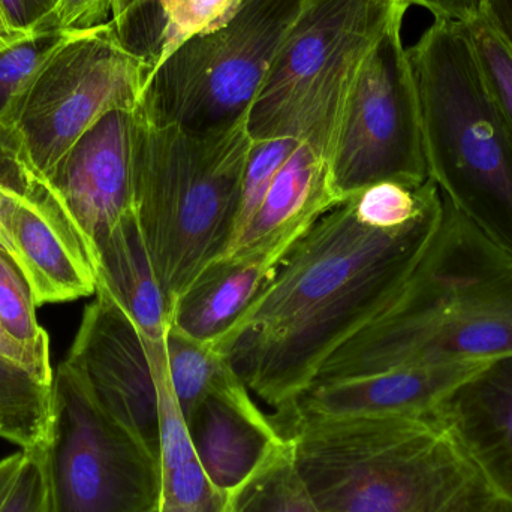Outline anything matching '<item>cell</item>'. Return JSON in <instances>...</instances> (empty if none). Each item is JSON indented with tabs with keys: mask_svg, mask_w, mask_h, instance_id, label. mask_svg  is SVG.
Wrapping results in <instances>:
<instances>
[{
	"mask_svg": "<svg viewBox=\"0 0 512 512\" xmlns=\"http://www.w3.org/2000/svg\"><path fill=\"white\" fill-rule=\"evenodd\" d=\"M228 496L204 474L198 460L162 471L159 512H227Z\"/></svg>",
	"mask_w": 512,
	"mask_h": 512,
	"instance_id": "83f0119b",
	"label": "cell"
},
{
	"mask_svg": "<svg viewBox=\"0 0 512 512\" xmlns=\"http://www.w3.org/2000/svg\"><path fill=\"white\" fill-rule=\"evenodd\" d=\"M240 3L242 0H129L110 24L119 44L153 75L183 44L227 24Z\"/></svg>",
	"mask_w": 512,
	"mask_h": 512,
	"instance_id": "ffe728a7",
	"label": "cell"
},
{
	"mask_svg": "<svg viewBox=\"0 0 512 512\" xmlns=\"http://www.w3.org/2000/svg\"><path fill=\"white\" fill-rule=\"evenodd\" d=\"M59 0H0L9 23L21 33L50 30L51 17Z\"/></svg>",
	"mask_w": 512,
	"mask_h": 512,
	"instance_id": "1f68e13d",
	"label": "cell"
},
{
	"mask_svg": "<svg viewBox=\"0 0 512 512\" xmlns=\"http://www.w3.org/2000/svg\"><path fill=\"white\" fill-rule=\"evenodd\" d=\"M442 215L432 180L379 183L346 198L294 243L210 346L273 417L288 415L324 364L396 297Z\"/></svg>",
	"mask_w": 512,
	"mask_h": 512,
	"instance_id": "6da1fadb",
	"label": "cell"
},
{
	"mask_svg": "<svg viewBox=\"0 0 512 512\" xmlns=\"http://www.w3.org/2000/svg\"><path fill=\"white\" fill-rule=\"evenodd\" d=\"M0 357L8 358V360L26 367L33 375L38 376L41 381L47 382V384H53L54 373L51 363L41 360L38 355L33 354L23 343L15 340L14 337L8 334V331L3 328L2 322H0Z\"/></svg>",
	"mask_w": 512,
	"mask_h": 512,
	"instance_id": "d6a6232c",
	"label": "cell"
},
{
	"mask_svg": "<svg viewBox=\"0 0 512 512\" xmlns=\"http://www.w3.org/2000/svg\"><path fill=\"white\" fill-rule=\"evenodd\" d=\"M44 450L50 512H150L162 471L152 454L93 399L63 361Z\"/></svg>",
	"mask_w": 512,
	"mask_h": 512,
	"instance_id": "9c48e42d",
	"label": "cell"
},
{
	"mask_svg": "<svg viewBox=\"0 0 512 512\" xmlns=\"http://www.w3.org/2000/svg\"><path fill=\"white\" fill-rule=\"evenodd\" d=\"M427 177L512 255V134L462 21L435 18L406 48Z\"/></svg>",
	"mask_w": 512,
	"mask_h": 512,
	"instance_id": "277c9868",
	"label": "cell"
},
{
	"mask_svg": "<svg viewBox=\"0 0 512 512\" xmlns=\"http://www.w3.org/2000/svg\"><path fill=\"white\" fill-rule=\"evenodd\" d=\"M342 201L334 191L327 159L300 143L280 168L248 230L224 256L262 255L282 261L294 243Z\"/></svg>",
	"mask_w": 512,
	"mask_h": 512,
	"instance_id": "e0dca14e",
	"label": "cell"
},
{
	"mask_svg": "<svg viewBox=\"0 0 512 512\" xmlns=\"http://www.w3.org/2000/svg\"><path fill=\"white\" fill-rule=\"evenodd\" d=\"M17 478L0 507V512H50L44 451H23Z\"/></svg>",
	"mask_w": 512,
	"mask_h": 512,
	"instance_id": "f546056e",
	"label": "cell"
},
{
	"mask_svg": "<svg viewBox=\"0 0 512 512\" xmlns=\"http://www.w3.org/2000/svg\"><path fill=\"white\" fill-rule=\"evenodd\" d=\"M2 180H0V252L3 254L11 256V243H9L8 233H6L5 224H3V216H2Z\"/></svg>",
	"mask_w": 512,
	"mask_h": 512,
	"instance_id": "f35d334b",
	"label": "cell"
},
{
	"mask_svg": "<svg viewBox=\"0 0 512 512\" xmlns=\"http://www.w3.org/2000/svg\"><path fill=\"white\" fill-rule=\"evenodd\" d=\"M53 409V384L0 357V439L27 453L44 451Z\"/></svg>",
	"mask_w": 512,
	"mask_h": 512,
	"instance_id": "44dd1931",
	"label": "cell"
},
{
	"mask_svg": "<svg viewBox=\"0 0 512 512\" xmlns=\"http://www.w3.org/2000/svg\"><path fill=\"white\" fill-rule=\"evenodd\" d=\"M0 322L41 360H50V337L36 318L32 292L17 265L0 252Z\"/></svg>",
	"mask_w": 512,
	"mask_h": 512,
	"instance_id": "484cf974",
	"label": "cell"
},
{
	"mask_svg": "<svg viewBox=\"0 0 512 512\" xmlns=\"http://www.w3.org/2000/svg\"><path fill=\"white\" fill-rule=\"evenodd\" d=\"M96 288H102L128 315L144 339L165 337L170 307L153 270L134 210L98 243Z\"/></svg>",
	"mask_w": 512,
	"mask_h": 512,
	"instance_id": "d6986e66",
	"label": "cell"
},
{
	"mask_svg": "<svg viewBox=\"0 0 512 512\" xmlns=\"http://www.w3.org/2000/svg\"><path fill=\"white\" fill-rule=\"evenodd\" d=\"M409 5H418L432 12L435 18L447 20H472L480 14V0H405Z\"/></svg>",
	"mask_w": 512,
	"mask_h": 512,
	"instance_id": "e575fe53",
	"label": "cell"
},
{
	"mask_svg": "<svg viewBox=\"0 0 512 512\" xmlns=\"http://www.w3.org/2000/svg\"><path fill=\"white\" fill-rule=\"evenodd\" d=\"M433 414L512 504V355L481 367Z\"/></svg>",
	"mask_w": 512,
	"mask_h": 512,
	"instance_id": "2e32d148",
	"label": "cell"
},
{
	"mask_svg": "<svg viewBox=\"0 0 512 512\" xmlns=\"http://www.w3.org/2000/svg\"><path fill=\"white\" fill-rule=\"evenodd\" d=\"M129 0H59L48 29L87 32L110 23Z\"/></svg>",
	"mask_w": 512,
	"mask_h": 512,
	"instance_id": "4dcf8cb0",
	"label": "cell"
},
{
	"mask_svg": "<svg viewBox=\"0 0 512 512\" xmlns=\"http://www.w3.org/2000/svg\"><path fill=\"white\" fill-rule=\"evenodd\" d=\"M227 512H321L298 472L288 438L246 483L228 496Z\"/></svg>",
	"mask_w": 512,
	"mask_h": 512,
	"instance_id": "603a6c76",
	"label": "cell"
},
{
	"mask_svg": "<svg viewBox=\"0 0 512 512\" xmlns=\"http://www.w3.org/2000/svg\"><path fill=\"white\" fill-rule=\"evenodd\" d=\"M486 363L406 367L340 381L318 382L288 415L312 418L424 417ZM285 415V417H288ZM283 418V417H273Z\"/></svg>",
	"mask_w": 512,
	"mask_h": 512,
	"instance_id": "5bb4252c",
	"label": "cell"
},
{
	"mask_svg": "<svg viewBox=\"0 0 512 512\" xmlns=\"http://www.w3.org/2000/svg\"><path fill=\"white\" fill-rule=\"evenodd\" d=\"M23 459L24 453L20 450L0 460V507H2L3 502H5L6 496H8L9 490H11L12 484H14L15 478H17Z\"/></svg>",
	"mask_w": 512,
	"mask_h": 512,
	"instance_id": "8d00e7d4",
	"label": "cell"
},
{
	"mask_svg": "<svg viewBox=\"0 0 512 512\" xmlns=\"http://www.w3.org/2000/svg\"><path fill=\"white\" fill-rule=\"evenodd\" d=\"M144 345L152 364L156 393H158L161 471H170L195 460L194 448H192L188 426L171 382L165 337L158 340L144 339Z\"/></svg>",
	"mask_w": 512,
	"mask_h": 512,
	"instance_id": "d4e9b609",
	"label": "cell"
},
{
	"mask_svg": "<svg viewBox=\"0 0 512 512\" xmlns=\"http://www.w3.org/2000/svg\"><path fill=\"white\" fill-rule=\"evenodd\" d=\"M2 216L11 256L35 306L66 303L96 292V271L75 225L47 180L3 183Z\"/></svg>",
	"mask_w": 512,
	"mask_h": 512,
	"instance_id": "7c38bea8",
	"label": "cell"
},
{
	"mask_svg": "<svg viewBox=\"0 0 512 512\" xmlns=\"http://www.w3.org/2000/svg\"><path fill=\"white\" fill-rule=\"evenodd\" d=\"M405 0H309L248 116L252 140L292 138L330 164L358 66Z\"/></svg>",
	"mask_w": 512,
	"mask_h": 512,
	"instance_id": "8992f818",
	"label": "cell"
},
{
	"mask_svg": "<svg viewBox=\"0 0 512 512\" xmlns=\"http://www.w3.org/2000/svg\"><path fill=\"white\" fill-rule=\"evenodd\" d=\"M480 15L512 56V0H480Z\"/></svg>",
	"mask_w": 512,
	"mask_h": 512,
	"instance_id": "836d02e7",
	"label": "cell"
},
{
	"mask_svg": "<svg viewBox=\"0 0 512 512\" xmlns=\"http://www.w3.org/2000/svg\"><path fill=\"white\" fill-rule=\"evenodd\" d=\"M397 15L361 60L330 158L340 198L384 182L429 180L417 95Z\"/></svg>",
	"mask_w": 512,
	"mask_h": 512,
	"instance_id": "30bf717a",
	"label": "cell"
},
{
	"mask_svg": "<svg viewBox=\"0 0 512 512\" xmlns=\"http://www.w3.org/2000/svg\"><path fill=\"white\" fill-rule=\"evenodd\" d=\"M298 144L300 141L292 140V138L254 140L252 143L245 177H243L242 192H240L236 224H234L233 236H231L225 254L239 242L240 237L248 230L265 195L268 194L274 179L279 174L280 168L288 161Z\"/></svg>",
	"mask_w": 512,
	"mask_h": 512,
	"instance_id": "4316f807",
	"label": "cell"
},
{
	"mask_svg": "<svg viewBox=\"0 0 512 512\" xmlns=\"http://www.w3.org/2000/svg\"><path fill=\"white\" fill-rule=\"evenodd\" d=\"M23 179L24 174L23 176H9V174L0 173V180H2V182L11 183V185H20Z\"/></svg>",
	"mask_w": 512,
	"mask_h": 512,
	"instance_id": "ab89813d",
	"label": "cell"
},
{
	"mask_svg": "<svg viewBox=\"0 0 512 512\" xmlns=\"http://www.w3.org/2000/svg\"><path fill=\"white\" fill-rule=\"evenodd\" d=\"M271 420L321 512H512L435 414Z\"/></svg>",
	"mask_w": 512,
	"mask_h": 512,
	"instance_id": "3957f363",
	"label": "cell"
},
{
	"mask_svg": "<svg viewBox=\"0 0 512 512\" xmlns=\"http://www.w3.org/2000/svg\"><path fill=\"white\" fill-rule=\"evenodd\" d=\"M271 256H222L207 265L171 310L170 327L200 343L225 333L273 277Z\"/></svg>",
	"mask_w": 512,
	"mask_h": 512,
	"instance_id": "ac0fdd59",
	"label": "cell"
},
{
	"mask_svg": "<svg viewBox=\"0 0 512 512\" xmlns=\"http://www.w3.org/2000/svg\"><path fill=\"white\" fill-rule=\"evenodd\" d=\"M0 173L9 174V176H23L29 173L21 158L20 147L14 135L2 126H0Z\"/></svg>",
	"mask_w": 512,
	"mask_h": 512,
	"instance_id": "d590c367",
	"label": "cell"
},
{
	"mask_svg": "<svg viewBox=\"0 0 512 512\" xmlns=\"http://www.w3.org/2000/svg\"><path fill=\"white\" fill-rule=\"evenodd\" d=\"M150 75L119 44L110 23L72 35L36 75L12 117L27 170L47 180L105 114L137 110Z\"/></svg>",
	"mask_w": 512,
	"mask_h": 512,
	"instance_id": "ba28073f",
	"label": "cell"
},
{
	"mask_svg": "<svg viewBox=\"0 0 512 512\" xmlns=\"http://www.w3.org/2000/svg\"><path fill=\"white\" fill-rule=\"evenodd\" d=\"M309 0H242L230 21L183 44L147 81L137 113L152 125L227 131L256 96Z\"/></svg>",
	"mask_w": 512,
	"mask_h": 512,
	"instance_id": "52a82bcc",
	"label": "cell"
},
{
	"mask_svg": "<svg viewBox=\"0 0 512 512\" xmlns=\"http://www.w3.org/2000/svg\"><path fill=\"white\" fill-rule=\"evenodd\" d=\"M75 33L59 29L24 33L0 45V126L11 131L12 117L45 63Z\"/></svg>",
	"mask_w": 512,
	"mask_h": 512,
	"instance_id": "cb8c5ba5",
	"label": "cell"
},
{
	"mask_svg": "<svg viewBox=\"0 0 512 512\" xmlns=\"http://www.w3.org/2000/svg\"><path fill=\"white\" fill-rule=\"evenodd\" d=\"M165 351L185 420L206 397L230 396L248 388L227 358L209 343L197 342L168 327Z\"/></svg>",
	"mask_w": 512,
	"mask_h": 512,
	"instance_id": "7402d4cb",
	"label": "cell"
},
{
	"mask_svg": "<svg viewBox=\"0 0 512 512\" xmlns=\"http://www.w3.org/2000/svg\"><path fill=\"white\" fill-rule=\"evenodd\" d=\"M487 87L512 134V56L480 14L466 21Z\"/></svg>",
	"mask_w": 512,
	"mask_h": 512,
	"instance_id": "f1b7e54d",
	"label": "cell"
},
{
	"mask_svg": "<svg viewBox=\"0 0 512 512\" xmlns=\"http://www.w3.org/2000/svg\"><path fill=\"white\" fill-rule=\"evenodd\" d=\"M135 120L132 210L171 312L227 251L254 140L248 122L197 134Z\"/></svg>",
	"mask_w": 512,
	"mask_h": 512,
	"instance_id": "5b68a950",
	"label": "cell"
},
{
	"mask_svg": "<svg viewBox=\"0 0 512 512\" xmlns=\"http://www.w3.org/2000/svg\"><path fill=\"white\" fill-rule=\"evenodd\" d=\"M508 355L512 255L444 200L438 230L405 285L324 364L315 384Z\"/></svg>",
	"mask_w": 512,
	"mask_h": 512,
	"instance_id": "7a4b0ae2",
	"label": "cell"
},
{
	"mask_svg": "<svg viewBox=\"0 0 512 512\" xmlns=\"http://www.w3.org/2000/svg\"><path fill=\"white\" fill-rule=\"evenodd\" d=\"M23 35L24 33L18 32L11 26L5 11H3L2 3H0V45L9 44V42L15 41Z\"/></svg>",
	"mask_w": 512,
	"mask_h": 512,
	"instance_id": "74e56055",
	"label": "cell"
},
{
	"mask_svg": "<svg viewBox=\"0 0 512 512\" xmlns=\"http://www.w3.org/2000/svg\"><path fill=\"white\" fill-rule=\"evenodd\" d=\"M150 512H159V505H158V508H155V510H152Z\"/></svg>",
	"mask_w": 512,
	"mask_h": 512,
	"instance_id": "60d3db41",
	"label": "cell"
},
{
	"mask_svg": "<svg viewBox=\"0 0 512 512\" xmlns=\"http://www.w3.org/2000/svg\"><path fill=\"white\" fill-rule=\"evenodd\" d=\"M65 363L98 405L161 465L158 393L146 345L134 322L102 288L87 304Z\"/></svg>",
	"mask_w": 512,
	"mask_h": 512,
	"instance_id": "8fae6325",
	"label": "cell"
},
{
	"mask_svg": "<svg viewBox=\"0 0 512 512\" xmlns=\"http://www.w3.org/2000/svg\"><path fill=\"white\" fill-rule=\"evenodd\" d=\"M186 426L195 459L210 483L227 496L286 442L249 390L206 397L186 418Z\"/></svg>",
	"mask_w": 512,
	"mask_h": 512,
	"instance_id": "9a60e30c",
	"label": "cell"
},
{
	"mask_svg": "<svg viewBox=\"0 0 512 512\" xmlns=\"http://www.w3.org/2000/svg\"><path fill=\"white\" fill-rule=\"evenodd\" d=\"M135 111L99 119L48 177L95 267L96 246L134 206Z\"/></svg>",
	"mask_w": 512,
	"mask_h": 512,
	"instance_id": "4fadbf2b",
	"label": "cell"
}]
</instances>
